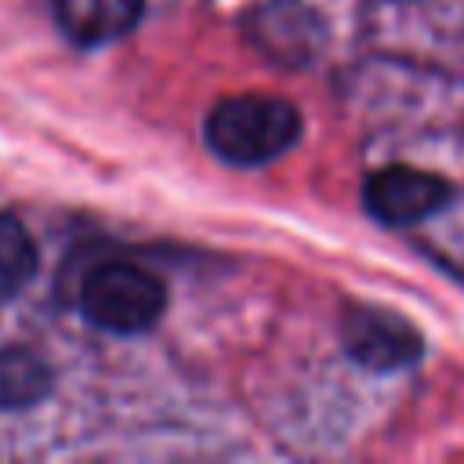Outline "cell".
I'll list each match as a JSON object with an SVG mask.
<instances>
[{"instance_id":"obj_1","label":"cell","mask_w":464,"mask_h":464,"mask_svg":"<svg viewBox=\"0 0 464 464\" xmlns=\"http://www.w3.org/2000/svg\"><path fill=\"white\" fill-rule=\"evenodd\" d=\"M203 138L232 167H265L297 145L301 112L276 94H232L207 112Z\"/></svg>"},{"instance_id":"obj_2","label":"cell","mask_w":464,"mask_h":464,"mask_svg":"<svg viewBox=\"0 0 464 464\" xmlns=\"http://www.w3.org/2000/svg\"><path fill=\"white\" fill-rule=\"evenodd\" d=\"M167 308L163 283L130 261H102L83 276L80 286V312L105 334H145L160 323Z\"/></svg>"},{"instance_id":"obj_3","label":"cell","mask_w":464,"mask_h":464,"mask_svg":"<svg viewBox=\"0 0 464 464\" xmlns=\"http://www.w3.org/2000/svg\"><path fill=\"white\" fill-rule=\"evenodd\" d=\"M341 344L359 366L373 373L413 366L424 355L420 330L381 304H348L341 315Z\"/></svg>"},{"instance_id":"obj_4","label":"cell","mask_w":464,"mask_h":464,"mask_svg":"<svg viewBox=\"0 0 464 464\" xmlns=\"http://www.w3.org/2000/svg\"><path fill=\"white\" fill-rule=\"evenodd\" d=\"M450 196H453V188H450L446 178H439L431 170L406 167V163L381 167L362 185L366 210L381 225H395V228L431 218L435 210H442L450 203Z\"/></svg>"},{"instance_id":"obj_5","label":"cell","mask_w":464,"mask_h":464,"mask_svg":"<svg viewBox=\"0 0 464 464\" xmlns=\"http://www.w3.org/2000/svg\"><path fill=\"white\" fill-rule=\"evenodd\" d=\"M250 44L279 65H304L323 47V18L301 0H268L246 18Z\"/></svg>"},{"instance_id":"obj_6","label":"cell","mask_w":464,"mask_h":464,"mask_svg":"<svg viewBox=\"0 0 464 464\" xmlns=\"http://www.w3.org/2000/svg\"><path fill=\"white\" fill-rule=\"evenodd\" d=\"M145 11V0H54L58 29L80 47H102L127 36Z\"/></svg>"},{"instance_id":"obj_7","label":"cell","mask_w":464,"mask_h":464,"mask_svg":"<svg viewBox=\"0 0 464 464\" xmlns=\"http://www.w3.org/2000/svg\"><path fill=\"white\" fill-rule=\"evenodd\" d=\"M51 388L47 362L29 348H7L0 352V406L4 410H25L40 402Z\"/></svg>"},{"instance_id":"obj_8","label":"cell","mask_w":464,"mask_h":464,"mask_svg":"<svg viewBox=\"0 0 464 464\" xmlns=\"http://www.w3.org/2000/svg\"><path fill=\"white\" fill-rule=\"evenodd\" d=\"M36 243L29 228L0 210V294H18L33 276H36Z\"/></svg>"}]
</instances>
